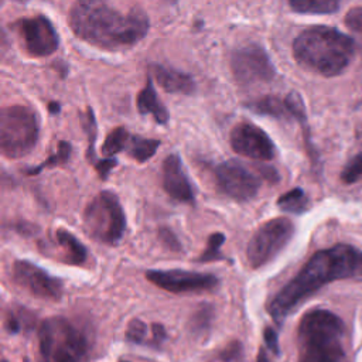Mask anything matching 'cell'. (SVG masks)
<instances>
[{"label":"cell","instance_id":"6da1fadb","mask_svg":"<svg viewBox=\"0 0 362 362\" xmlns=\"http://www.w3.org/2000/svg\"><path fill=\"white\" fill-rule=\"evenodd\" d=\"M362 277V250L338 243L315 252L267 303V313L281 325L305 298L313 296L325 284L337 280Z\"/></svg>","mask_w":362,"mask_h":362},{"label":"cell","instance_id":"7a4b0ae2","mask_svg":"<svg viewBox=\"0 0 362 362\" xmlns=\"http://www.w3.org/2000/svg\"><path fill=\"white\" fill-rule=\"evenodd\" d=\"M68 21L79 40L103 49L134 45L150 28L148 17L141 10L123 13L109 0H75Z\"/></svg>","mask_w":362,"mask_h":362},{"label":"cell","instance_id":"3957f363","mask_svg":"<svg viewBox=\"0 0 362 362\" xmlns=\"http://www.w3.org/2000/svg\"><path fill=\"white\" fill-rule=\"evenodd\" d=\"M354 54V40L332 27H310L293 41V55L297 64L327 78L342 74Z\"/></svg>","mask_w":362,"mask_h":362},{"label":"cell","instance_id":"277c9868","mask_svg":"<svg viewBox=\"0 0 362 362\" xmlns=\"http://www.w3.org/2000/svg\"><path fill=\"white\" fill-rule=\"evenodd\" d=\"M344 321L329 310L307 311L297 328V362H344Z\"/></svg>","mask_w":362,"mask_h":362},{"label":"cell","instance_id":"5b68a950","mask_svg":"<svg viewBox=\"0 0 362 362\" xmlns=\"http://www.w3.org/2000/svg\"><path fill=\"white\" fill-rule=\"evenodd\" d=\"M86 335L65 317H49L38 329V362H85Z\"/></svg>","mask_w":362,"mask_h":362},{"label":"cell","instance_id":"8992f818","mask_svg":"<svg viewBox=\"0 0 362 362\" xmlns=\"http://www.w3.org/2000/svg\"><path fill=\"white\" fill-rule=\"evenodd\" d=\"M40 136L37 113L28 106L13 105L0 113V148L7 158H21L31 153Z\"/></svg>","mask_w":362,"mask_h":362},{"label":"cell","instance_id":"52a82bcc","mask_svg":"<svg viewBox=\"0 0 362 362\" xmlns=\"http://www.w3.org/2000/svg\"><path fill=\"white\" fill-rule=\"evenodd\" d=\"M83 228L89 238L99 243L116 245L126 230V215L117 195L100 191L85 206Z\"/></svg>","mask_w":362,"mask_h":362},{"label":"cell","instance_id":"ba28073f","mask_svg":"<svg viewBox=\"0 0 362 362\" xmlns=\"http://www.w3.org/2000/svg\"><path fill=\"white\" fill-rule=\"evenodd\" d=\"M294 223L288 218H273L262 223L246 246V259L252 269H259L274 259L291 240Z\"/></svg>","mask_w":362,"mask_h":362},{"label":"cell","instance_id":"9c48e42d","mask_svg":"<svg viewBox=\"0 0 362 362\" xmlns=\"http://www.w3.org/2000/svg\"><path fill=\"white\" fill-rule=\"evenodd\" d=\"M230 69L239 85L269 83L276 76L274 65L262 45L247 44L233 51Z\"/></svg>","mask_w":362,"mask_h":362},{"label":"cell","instance_id":"30bf717a","mask_svg":"<svg viewBox=\"0 0 362 362\" xmlns=\"http://www.w3.org/2000/svg\"><path fill=\"white\" fill-rule=\"evenodd\" d=\"M218 188L229 198L245 202L256 197L260 178L238 160H228L215 167Z\"/></svg>","mask_w":362,"mask_h":362},{"label":"cell","instance_id":"8fae6325","mask_svg":"<svg viewBox=\"0 0 362 362\" xmlns=\"http://www.w3.org/2000/svg\"><path fill=\"white\" fill-rule=\"evenodd\" d=\"M146 279L154 286L170 293H204L216 288L219 280L211 273L191 272L182 269L147 270Z\"/></svg>","mask_w":362,"mask_h":362},{"label":"cell","instance_id":"7c38bea8","mask_svg":"<svg viewBox=\"0 0 362 362\" xmlns=\"http://www.w3.org/2000/svg\"><path fill=\"white\" fill-rule=\"evenodd\" d=\"M11 279L18 287L41 300H59L62 296V280L33 262L16 260Z\"/></svg>","mask_w":362,"mask_h":362},{"label":"cell","instance_id":"4fadbf2b","mask_svg":"<svg viewBox=\"0 0 362 362\" xmlns=\"http://www.w3.org/2000/svg\"><path fill=\"white\" fill-rule=\"evenodd\" d=\"M17 34L24 49L31 57H47L59 47V37L52 23L44 16L21 18L16 23Z\"/></svg>","mask_w":362,"mask_h":362},{"label":"cell","instance_id":"5bb4252c","mask_svg":"<svg viewBox=\"0 0 362 362\" xmlns=\"http://www.w3.org/2000/svg\"><path fill=\"white\" fill-rule=\"evenodd\" d=\"M229 141L235 153L257 161H269L276 156V146L269 134L249 122L238 123L230 132Z\"/></svg>","mask_w":362,"mask_h":362},{"label":"cell","instance_id":"9a60e30c","mask_svg":"<svg viewBox=\"0 0 362 362\" xmlns=\"http://www.w3.org/2000/svg\"><path fill=\"white\" fill-rule=\"evenodd\" d=\"M163 187L165 192L178 202H195L194 185L189 181L178 154H170L163 161Z\"/></svg>","mask_w":362,"mask_h":362},{"label":"cell","instance_id":"2e32d148","mask_svg":"<svg viewBox=\"0 0 362 362\" xmlns=\"http://www.w3.org/2000/svg\"><path fill=\"white\" fill-rule=\"evenodd\" d=\"M126 341L158 349L167 341V332L160 322L147 325L140 318H133L126 328Z\"/></svg>","mask_w":362,"mask_h":362},{"label":"cell","instance_id":"e0dca14e","mask_svg":"<svg viewBox=\"0 0 362 362\" xmlns=\"http://www.w3.org/2000/svg\"><path fill=\"white\" fill-rule=\"evenodd\" d=\"M151 72L157 81V83L165 90L171 93H182L192 95L195 92V81L191 75L168 68L160 64L151 65Z\"/></svg>","mask_w":362,"mask_h":362},{"label":"cell","instance_id":"ac0fdd59","mask_svg":"<svg viewBox=\"0 0 362 362\" xmlns=\"http://www.w3.org/2000/svg\"><path fill=\"white\" fill-rule=\"evenodd\" d=\"M83 127L88 134V150H86V158L88 161L95 167L96 173L102 180H106L110 170H113L117 165L116 158H98L95 153V140H96V119L93 115V110L88 107L86 116L83 119Z\"/></svg>","mask_w":362,"mask_h":362},{"label":"cell","instance_id":"d6986e66","mask_svg":"<svg viewBox=\"0 0 362 362\" xmlns=\"http://www.w3.org/2000/svg\"><path fill=\"white\" fill-rule=\"evenodd\" d=\"M137 109L140 115H151L158 124H167L170 119V113L157 96L156 88L150 78H147L146 85L137 95Z\"/></svg>","mask_w":362,"mask_h":362},{"label":"cell","instance_id":"ffe728a7","mask_svg":"<svg viewBox=\"0 0 362 362\" xmlns=\"http://www.w3.org/2000/svg\"><path fill=\"white\" fill-rule=\"evenodd\" d=\"M54 236H55V242L62 250V262L72 266H81L86 262L88 250L74 233H71L66 229L58 228Z\"/></svg>","mask_w":362,"mask_h":362},{"label":"cell","instance_id":"44dd1931","mask_svg":"<svg viewBox=\"0 0 362 362\" xmlns=\"http://www.w3.org/2000/svg\"><path fill=\"white\" fill-rule=\"evenodd\" d=\"M246 107L255 112L256 115L270 116L280 120H287L288 117H293L286 105V100H281L280 98L272 95L259 98L256 100H250L249 103H246Z\"/></svg>","mask_w":362,"mask_h":362},{"label":"cell","instance_id":"7402d4cb","mask_svg":"<svg viewBox=\"0 0 362 362\" xmlns=\"http://www.w3.org/2000/svg\"><path fill=\"white\" fill-rule=\"evenodd\" d=\"M288 4L300 14H332L339 10L341 0H288Z\"/></svg>","mask_w":362,"mask_h":362},{"label":"cell","instance_id":"603a6c76","mask_svg":"<svg viewBox=\"0 0 362 362\" xmlns=\"http://www.w3.org/2000/svg\"><path fill=\"white\" fill-rule=\"evenodd\" d=\"M158 146H160V140L146 139L141 136H130L126 151L136 161L144 163L156 154Z\"/></svg>","mask_w":362,"mask_h":362},{"label":"cell","instance_id":"cb8c5ba5","mask_svg":"<svg viewBox=\"0 0 362 362\" xmlns=\"http://www.w3.org/2000/svg\"><path fill=\"white\" fill-rule=\"evenodd\" d=\"M277 206L286 212H291V214H304L305 211H308L310 208V199L307 197V194L300 188H293L287 192H284L283 195H280V198L277 199Z\"/></svg>","mask_w":362,"mask_h":362},{"label":"cell","instance_id":"d4e9b609","mask_svg":"<svg viewBox=\"0 0 362 362\" xmlns=\"http://www.w3.org/2000/svg\"><path fill=\"white\" fill-rule=\"evenodd\" d=\"M71 153H72V146L69 141H59L58 144V150L51 154L47 160H44L42 163H40L37 167H33V168H28L25 170V173L28 175H34V174H38L41 173L44 168H49V167H57V165H61V164H65L69 161L71 158Z\"/></svg>","mask_w":362,"mask_h":362},{"label":"cell","instance_id":"484cf974","mask_svg":"<svg viewBox=\"0 0 362 362\" xmlns=\"http://www.w3.org/2000/svg\"><path fill=\"white\" fill-rule=\"evenodd\" d=\"M130 133L124 127H116L113 129L105 139L102 144V153L105 156H113L117 154L123 150H126L129 140H130Z\"/></svg>","mask_w":362,"mask_h":362},{"label":"cell","instance_id":"4316f807","mask_svg":"<svg viewBox=\"0 0 362 362\" xmlns=\"http://www.w3.org/2000/svg\"><path fill=\"white\" fill-rule=\"evenodd\" d=\"M214 318V307L211 304H201L189 318V329L195 335H202L208 332Z\"/></svg>","mask_w":362,"mask_h":362},{"label":"cell","instance_id":"83f0119b","mask_svg":"<svg viewBox=\"0 0 362 362\" xmlns=\"http://www.w3.org/2000/svg\"><path fill=\"white\" fill-rule=\"evenodd\" d=\"M31 321H33V318H31V314L28 310L10 308L6 315L4 327L10 334H17V332L25 329L27 327H31L33 325Z\"/></svg>","mask_w":362,"mask_h":362},{"label":"cell","instance_id":"f1b7e54d","mask_svg":"<svg viewBox=\"0 0 362 362\" xmlns=\"http://www.w3.org/2000/svg\"><path fill=\"white\" fill-rule=\"evenodd\" d=\"M223 242H225V235L222 232L212 233L208 238L205 250L201 253V256L197 260L201 263H208V262L225 259V256L221 253V246L223 245Z\"/></svg>","mask_w":362,"mask_h":362},{"label":"cell","instance_id":"f546056e","mask_svg":"<svg viewBox=\"0 0 362 362\" xmlns=\"http://www.w3.org/2000/svg\"><path fill=\"white\" fill-rule=\"evenodd\" d=\"M362 180V151L354 156L341 171V181L346 185L355 184Z\"/></svg>","mask_w":362,"mask_h":362},{"label":"cell","instance_id":"4dcf8cb0","mask_svg":"<svg viewBox=\"0 0 362 362\" xmlns=\"http://www.w3.org/2000/svg\"><path fill=\"white\" fill-rule=\"evenodd\" d=\"M243 361V348L239 341L229 342L222 351L218 352L214 362H242Z\"/></svg>","mask_w":362,"mask_h":362},{"label":"cell","instance_id":"1f68e13d","mask_svg":"<svg viewBox=\"0 0 362 362\" xmlns=\"http://www.w3.org/2000/svg\"><path fill=\"white\" fill-rule=\"evenodd\" d=\"M345 25L362 40V7H354L346 13Z\"/></svg>","mask_w":362,"mask_h":362},{"label":"cell","instance_id":"d6a6232c","mask_svg":"<svg viewBox=\"0 0 362 362\" xmlns=\"http://www.w3.org/2000/svg\"><path fill=\"white\" fill-rule=\"evenodd\" d=\"M160 240L173 252H180L181 250V243L178 242L177 236L173 233V230L167 229V228H161L158 232Z\"/></svg>","mask_w":362,"mask_h":362},{"label":"cell","instance_id":"836d02e7","mask_svg":"<svg viewBox=\"0 0 362 362\" xmlns=\"http://www.w3.org/2000/svg\"><path fill=\"white\" fill-rule=\"evenodd\" d=\"M263 338H264V342H266L267 348H269L274 355H280L277 332H276L272 327H266V328H264V331H263Z\"/></svg>","mask_w":362,"mask_h":362},{"label":"cell","instance_id":"e575fe53","mask_svg":"<svg viewBox=\"0 0 362 362\" xmlns=\"http://www.w3.org/2000/svg\"><path fill=\"white\" fill-rule=\"evenodd\" d=\"M256 362H270L267 358V354L263 348H259L257 351V356H256Z\"/></svg>","mask_w":362,"mask_h":362},{"label":"cell","instance_id":"d590c367","mask_svg":"<svg viewBox=\"0 0 362 362\" xmlns=\"http://www.w3.org/2000/svg\"><path fill=\"white\" fill-rule=\"evenodd\" d=\"M48 109H49V112H51L52 115H55V113L59 112V103H58V102H49Z\"/></svg>","mask_w":362,"mask_h":362},{"label":"cell","instance_id":"8d00e7d4","mask_svg":"<svg viewBox=\"0 0 362 362\" xmlns=\"http://www.w3.org/2000/svg\"><path fill=\"white\" fill-rule=\"evenodd\" d=\"M17 1H27V0H17Z\"/></svg>","mask_w":362,"mask_h":362},{"label":"cell","instance_id":"74e56055","mask_svg":"<svg viewBox=\"0 0 362 362\" xmlns=\"http://www.w3.org/2000/svg\"><path fill=\"white\" fill-rule=\"evenodd\" d=\"M171 1H173V3H175V1H177V0H171Z\"/></svg>","mask_w":362,"mask_h":362},{"label":"cell","instance_id":"f35d334b","mask_svg":"<svg viewBox=\"0 0 362 362\" xmlns=\"http://www.w3.org/2000/svg\"><path fill=\"white\" fill-rule=\"evenodd\" d=\"M120 362H129V361H120Z\"/></svg>","mask_w":362,"mask_h":362},{"label":"cell","instance_id":"ab89813d","mask_svg":"<svg viewBox=\"0 0 362 362\" xmlns=\"http://www.w3.org/2000/svg\"><path fill=\"white\" fill-rule=\"evenodd\" d=\"M3 362H7V361H6V359H3Z\"/></svg>","mask_w":362,"mask_h":362}]
</instances>
